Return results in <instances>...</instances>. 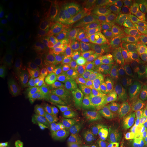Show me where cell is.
<instances>
[{
    "label": "cell",
    "mask_w": 147,
    "mask_h": 147,
    "mask_svg": "<svg viewBox=\"0 0 147 147\" xmlns=\"http://www.w3.org/2000/svg\"><path fill=\"white\" fill-rule=\"evenodd\" d=\"M113 147H138L131 133L122 127L114 141Z\"/></svg>",
    "instance_id": "603a6c76"
},
{
    "label": "cell",
    "mask_w": 147,
    "mask_h": 147,
    "mask_svg": "<svg viewBox=\"0 0 147 147\" xmlns=\"http://www.w3.org/2000/svg\"><path fill=\"white\" fill-rule=\"evenodd\" d=\"M6 147H34L33 132L19 117Z\"/></svg>",
    "instance_id": "8fae6325"
},
{
    "label": "cell",
    "mask_w": 147,
    "mask_h": 147,
    "mask_svg": "<svg viewBox=\"0 0 147 147\" xmlns=\"http://www.w3.org/2000/svg\"><path fill=\"white\" fill-rule=\"evenodd\" d=\"M48 46L49 44L43 25H39L34 38V45L35 55L38 60L42 61L45 59L47 55Z\"/></svg>",
    "instance_id": "ac0fdd59"
},
{
    "label": "cell",
    "mask_w": 147,
    "mask_h": 147,
    "mask_svg": "<svg viewBox=\"0 0 147 147\" xmlns=\"http://www.w3.org/2000/svg\"><path fill=\"white\" fill-rule=\"evenodd\" d=\"M35 15V9L32 3L23 5L21 12V18L24 25H29L33 21Z\"/></svg>",
    "instance_id": "d4e9b609"
},
{
    "label": "cell",
    "mask_w": 147,
    "mask_h": 147,
    "mask_svg": "<svg viewBox=\"0 0 147 147\" xmlns=\"http://www.w3.org/2000/svg\"><path fill=\"white\" fill-rule=\"evenodd\" d=\"M79 84L76 76L71 75L65 79L62 87V96L66 100H72L78 94Z\"/></svg>",
    "instance_id": "ffe728a7"
},
{
    "label": "cell",
    "mask_w": 147,
    "mask_h": 147,
    "mask_svg": "<svg viewBox=\"0 0 147 147\" xmlns=\"http://www.w3.org/2000/svg\"><path fill=\"white\" fill-rule=\"evenodd\" d=\"M127 61V53L123 46L117 42L105 47L97 65V71L104 74H113L123 69Z\"/></svg>",
    "instance_id": "3957f363"
},
{
    "label": "cell",
    "mask_w": 147,
    "mask_h": 147,
    "mask_svg": "<svg viewBox=\"0 0 147 147\" xmlns=\"http://www.w3.org/2000/svg\"><path fill=\"white\" fill-rule=\"evenodd\" d=\"M80 120L94 135L106 136L117 129L119 125L110 112L100 103H93L87 108Z\"/></svg>",
    "instance_id": "7a4b0ae2"
},
{
    "label": "cell",
    "mask_w": 147,
    "mask_h": 147,
    "mask_svg": "<svg viewBox=\"0 0 147 147\" xmlns=\"http://www.w3.org/2000/svg\"><path fill=\"white\" fill-rule=\"evenodd\" d=\"M12 29L9 20L5 13L1 11L0 14V46L5 47L10 40Z\"/></svg>",
    "instance_id": "7402d4cb"
},
{
    "label": "cell",
    "mask_w": 147,
    "mask_h": 147,
    "mask_svg": "<svg viewBox=\"0 0 147 147\" xmlns=\"http://www.w3.org/2000/svg\"><path fill=\"white\" fill-rule=\"evenodd\" d=\"M100 32L94 25L91 23L85 25L82 32V45L86 57L91 60H94L100 52Z\"/></svg>",
    "instance_id": "9c48e42d"
},
{
    "label": "cell",
    "mask_w": 147,
    "mask_h": 147,
    "mask_svg": "<svg viewBox=\"0 0 147 147\" xmlns=\"http://www.w3.org/2000/svg\"><path fill=\"white\" fill-rule=\"evenodd\" d=\"M46 57L51 68L59 69L63 65L64 53L49 45Z\"/></svg>",
    "instance_id": "44dd1931"
},
{
    "label": "cell",
    "mask_w": 147,
    "mask_h": 147,
    "mask_svg": "<svg viewBox=\"0 0 147 147\" xmlns=\"http://www.w3.org/2000/svg\"><path fill=\"white\" fill-rule=\"evenodd\" d=\"M147 30V8L141 2L129 3L121 33L117 43L127 53L138 51Z\"/></svg>",
    "instance_id": "6da1fadb"
},
{
    "label": "cell",
    "mask_w": 147,
    "mask_h": 147,
    "mask_svg": "<svg viewBox=\"0 0 147 147\" xmlns=\"http://www.w3.org/2000/svg\"><path fill=\"white\" fill-rule=\"evenodd\" d=\"M122 92L123 102L129 106L135 112L146 104V100L136 89H129Z\"/></svg>",
    "instance_id": "d6986e66"
},
{
    "label": "cell",
    "mask_w": 147,
    "mask_h": 147,
    "mask_svg": "<svg viewBox=\"0 0 147 147\" xmlns=\"http://www.w3.org/2000/svg\"><path fill=\"white\" fill-rule=\"evenodd\" d=\"M39 147H54L52 144L49 142H44L40 145Z\"/></svg>",
    "instance_id": "1f68e13d"
},
{
    "label": "cell",
    "mask_w": 147,
    "mask_h": 147,
    "mask_svg": "<svg viewBox=\"0 0 147 147\" xmlns=\"http://www.w3.org/2000/svg\"><path fill=\"white\" fill-rule=\"evenodd\" d=\"M134 113H135V111L129 106L127 105L125 102H123V104L121 106L120 111H119L121 119L123 121H124L128 120V119L131 118Z\"/></svg>",
    "instance_id": "4316f807"
},
{
    "label": "cell",
    "mask_w": 147,
    "mask_h": 147,
    "mask_svg": "<svg viewBox=\"0 0 147 147\" xmlns=\"http://www.w3.org/2000/svg\"><path fill=\"white\" fill-rule=\"evenodd\" d=\"M69 113V108H65L51 113L47 117H45L41 125L42 131L45 136L49 138L56 137L68 120Z\"/></svg>",
    "instance_id": "ba28073f"
},
{
    "label": "cell",
    "mask_w": 147,
    "mask_h": 147,
    "mask_svg": "<svg viewBox=\"0 0 147 147\" xmlns=\"http://www.w3.org/2000/svg\"><path fill=\"white\" fill-rule=\"evenodd\" d=\"M14 87L21 95H25L32 91L34 85V76L30 69L23 63L13 70Z\"/></svg>",
    "instance_id": "30bf717a"
},
{
    "label": "cell",
    "mask_w": 147,
    "mask_h": 147,
    "mask_svg": "<svg viewBox=\"0 0 147 147\" xmlns=\"http://www.w3.org/2000/svg\"><path fill=\"white\" fill-rule=\"evenodd\" d=\"M14 44L17 46L18 50L23 56L28 55L32 50L34 45L32 33L26 27L20 31L19 35L14 39Z\"/></svg>",
    "instance_id": "e0dca14e"
},
{
    "label": "cell",
    "mask_w": 147,
    "mask_h": 147,
    "mask_svg": "<svg viewBox=\"0 0 147 147\" xmlns=\"http://www.w3.org/2000/svg\"><path fill=\"white\" fill-rule=\"evenodd\" d=\"M58 27L62 38L68 42L70 40L71 30V16L70 11L65 6H61L58 12Z\"/></svg>",
    "instance_id": "2e32d148"
},
{
    "label": "cell",
    "mask_w": 147,
    "mask_h": 147,
    "mask_svg": "<svg viewBox=\"0 0 147 147\" xmlns=\"http://www.w3.org/2000/svg\"><path fill=\"white\" fill-rule=\"evenodd\" d=\"M147 117V102L146 104H144L142 107H141L140 109H138L137 111L135 112L134 115L132 116L131 118H130L128 120L124 121L123 123H131L134 122V121L139 120L140 119L145 118Z\"/></svg>",
    "instance_id": "484cf974"
},
{
    "label": "cell",
    "mask_w": 147,
    "mask_h": 147,
    "mask_svg": "<svg viewBox=\"0 0 147 147\" xmlns=\"http://www.w3.org/2000/svg\"><path fill=\"white\" fill-rule=\"evenodd\" d=\"M139 52H142L144 53L145 55L147 56V30L146 32V34L144 37V39H143L142 44H141L140 47L139 49H138Z\"/></svg>",
    "instance_id": "f546056e"
},
{
    "label": "cell",
    "mask_w": 147,
    "mask_h": 147,
    "mask_svg": "<svg viewBox=\"0 0 147 147\" xmlns=\"http://www.w3.org/2000/svg\"><path fill=\"white\" fill-rule=\"evenodd\" d=\"M123 102V92L118 91L117 92H111L102 97V106L110 112L116 121L121 123L123 121L121 119L120 108Z\"/></svg>",
    "instance_id": "4fadbf2b"
},
{
    "label": "cell",
    "mask_w": 147,
    "mask_h": 147,
    "mask_svg": "<svg viewBox=\"0 0 147 147\" xmlns=\"http://www.w3.org/2000/svg\"><path fill=\"white\" fill-rule=\"evenodd\" d=\"M20 95L14 87H1L0 89L1 102L7 109L14 113H20L21 110Z\"/></svg>",
    "instance_id": "7c38bea8"
},
{
    "label": "cell",
    "mask_w": 147,
    "mask_h": 147,
    "mask_svg": "<svg viewBox=\"0 0 147 147\" xmlns=\"http://www.w3.org/2000/svg\"><path fill=\"white\" fill-rule=\"evenodd\" d=\"M43 27L49 45L64 53L62 44V36L58 26H57L53 21L49 19L46 21Z\"/></svg>",
    "instance_id": "9a60e30c"
},
{
    "label": "cell",
    "mask_w": 147,
    "mask_h": 147,
    "mask_svg": "<svg viewBox=\"0 0 147 147\" xmlns=\"http://www.w3.org/2000/svg\"><path fill=\"white\" fill-rule=\"evenodd\" d=\"M0 86L1 87H14L13 71L0 66Z\"/></svg>",
    "instance_id": "cb8c5ba5"
},
{
    "label": "cell",
    "mask_w": 147,
    "mask_h": 147,
    "mask_svg": "<svg viewBox=\"0 0 147 147\" xmlns=\"http://www.w3.org/2000/svg\"><path fill=\"white\" fill-rule=\"evenodd\" d=\"M61 80L56 78L49 81L42 89L41 99L45 113H53L57 111L62 102Z\"/></svg>",
    "instance_id": "8992f818"
},
{
    "label": "cell",
    "mask_w": 147,
    "mask_h": 147,
    "mask_svg": "<svg viewBox=\"0 0 147 147\" xmlns=\"http://www.w3.org/2000/svg\"><path fill=\"white\" fill-rule=\"evenodd\" d=\"M21 53L15 47H1L0 50V66L13 71L23 62Z\"/></svg>",
    "instance_id": "5bb4252c"
},
{
    "label": "cell",
    "mask_w": 147,
    "mask_h": 147,
    "mask_svg": "<svg viewBox=\"0 0 147 147\" xmlns=\"http://www.w3.org/2000/svg\"><path fill=\"white\" fill-rule=\"evenodd\" d=\"M123 69L117 71L113 74L99 73L93 81V93L95 96H104L118 89L121 80L123 76Z\"/></svg>",
    "instance_id": "52a82bcc"
},
{
    "label": "cell",
    "mask_w": 147,
    "mask_h": 147,
    "mask_svg": "<svg viewBox=\"0 0 147 147\" xmlns=\"http://www.w3.org/2000/svg\"><path fill=\"white\" fill-rule=\"evenodd\" d=\"M136 90L139 92L140 94L142 95V97L145 100H146V102H147V84L146 85L143 86V87L140 88H138V89Z\"/></svg>",
    "instance_id": "4dcf8cb0"
},
{
    "label": "cell",
    "mask_w": 147,
    "mask_h": 147,
    "mask_svg": "<svg viewBox=\"0 0 147 147\" xmlns=\"http://www.w3.org/2000/svg\"><path fill=\"white\" fill-rule=\"evenodd\" d=\"M146 84L147 56L142 55L129 62L117 90L123 91L129 89H137Z\"/></svg>",
    "instance_id": "277c9868"
},
{
    "label": "cell",
    "mask_w": 147,
    "mask_h": 147,
    "mask_svg": "<svg viewBox=\"0 0 147 147\" xmlns=\"http://www.w3.org/2000/svg\"><path fill=\"white\" fill-rule=\"evenodd\" d=\"M138 147H147V134H132Z\"/></svg>",
    "instance_id": "f1b7e54d"
},
{
    "label": "cell",
    "mask_w": 147,
    "mask_h": 147,
    "mask_svg": "<svg viewBox=\"0 0 147 147\" xmlns=\"http://www.w3.org/2000/svg\"><path fill=\"white\" fill-rule=\"evenodd\" d=\"M106 136L101 135H94L91 141L87 147H106Z\"/></svg>",
    "instance_id": "83f0119b"
},
{
    "label": "cell",
    "mask_w": 147,
    "mask_h": 147,
    "mask_svg": "<svg viewBox=\"0 0 147 147\" xmlns=\"http://www.w3.org/2000/svg\"><path fill=\"white\" fill-rule=\"evenodd\" d=\"M44 112L41 95L33 92L24 103L19 113V118L32 132L37 131L42 125Z\"/></svg>",
    "instance_id": "5b68a950"
}]
</instances>
